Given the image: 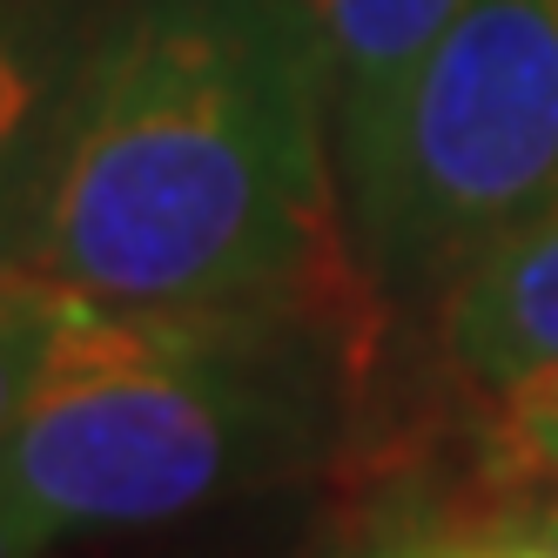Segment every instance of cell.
<instances>
[{"instance_id":"8","label":"cell","mask_w":558,"mask_h":558,"mask_svg":"<svg viewBox=\"0 0 558 558\" xmlns=\"http://www.w3.org/2000/svg\"><path fill=\"white\" fill-rule=\"evenodd\" d=\"M54 303H61V290L0 316V445H8V430L21 417V397H27L34 371H41V350H48V330H54Z\"/></svg>"},{"instance_id":"10","label":"cell","mask_w":558,"mask_h":558,"mask_svg":"<svg viewBox=\"0 0 558 558\" xmlns=\"http://www.w3.org/2000/svg\"><path fill=\"white\" fill-rule=\"evenodd\" d=\"M48 290H54V283L27 263L21 203H14V195H0V316H8V310H27V303H41Z\"/></svg>"},{"instance_id":"3","label":"cell","mask_w":558,"mask_h":558,"mask_svg":"<svg viewBox=\"0 0 558 558\" xmlns=\"http://www.w3.org/2000/svg\"><path fill=\"white\" fill-rule=\"evenodd\" d=\"M384 303H430L558 195V0H464L343 162Z\"/></svg>"},{"instance_id":"9","label":"cell","mask_w":558,"mask_h":558,"mask_svg":"<svg viewBox=\"0 0 558 558\" xmlns=\"http://www.w3.org/2000/svg\"><path fill=\"white\" fill-rule=\"evenodd\" d=\"M492 404H498V417H505V430L518 445H525L538 464L558 471V371H538L525 384L492 390Z\"/></svg>"},{"instance_id":"4","label":"cell","mask_w":558,"mask_h":558,"mask_svg":"<svg viewBox=\"0 0 558 558\" xmlns=\"http://www.w3.org/2000/svg\"><path fill=\"white\" fill-rule=\"evenodd\" d=\"M330 532L337 551L390 558H558V471L505 430L485 390L477 424L356 437Z\"/></svg>"},{"instance_id":"6","label":"cell","mask_w":558,"mask_h":558,"mask_svg":"<svg viewBox=\"0 0 558 558\" xmlns=\"http://www.w3.org/2000/svg\"><path fill=\"white\" fill-rule=\"evenodd\" d=\"M316 74L330 101V142L337 162L377 129V114L397 101L404 74L424 61V48L451 27L464 0H290Z\"/></svg>"},{"instance_id":"1","label":"cell","mask_w":558,"mask_h":558,"mask_svg":"<svg viewBox=\"0 0 558 558\" xmlns=\"http://www.w3.org/2000/svg\"><path fill=\"white\" fill-rule=\"evenodd\" d=\"M21 235L68 296L290 316L364 356L384 337L290 0H114L34 148Z\"/></svg>"},{"instance_id":"7","label":"cell","mask_w":558,"mask_h":558,"mask_svg":"<svg viewBox=\"0 0 558 558\" xmlns=\"http://www.w3.org/2000/svg\"><path fill=\"white\" fill-rule=\"evenodd\" d=\"M88 27L95 14L82 0H0V195L14 203L88 48Z\"/></svg>"},{"instance_id":"11","label":"cell","mask_w":558,"mask_h":558,"mask_svg":"<svg viewBox=\"0 0 558 558\" xmlns=\"http://www.w3.org/2000/svg\"><path fill=\"white\" fill-rule=\"evenodd\" d=\"M61 532L41 518V505H34L8 471H0V558H27V551H48Z\"/></svg>"},{"instance_id":"5","label":"cell","mask_w":558,"mask_h":558,"mask_svg":"<svg viewBox=\"0 0 558 558\" xmlns=\"http://www.w3.org/2000/svg\"><path fill=\"white\" fill-rule=\"evenodd\" d=\"M445 371L464 390H505L558 371V195L505 229L458 283L437 296Z\"/></svg>"},{"instance_id":"2","label":"cell","mask_w":558,"mask_h":558,"mask_svg":"<svg viewBox=\"0 0 558 558\" xmlns=\"http://www.w3.org/2000/svg\"><path fill=\"white\" fill-rule=\"evenodd\" d=\"M371 356L290 316L54 303L0 471L54 532L175 525L330 464Z\"/></svg>"}]
</instances>
